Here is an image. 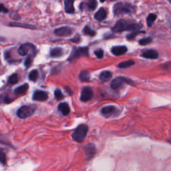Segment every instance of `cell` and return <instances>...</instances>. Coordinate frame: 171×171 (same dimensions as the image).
<instances>
[{"mask_svg":"<svg viewBox=\"0 0 171 171\" xmlns=\"http://www.w3.org/2000/svg\"><path fill=\"white\" fill-rule=\"evenodd\" d=\"M35 46L33 45L32 44H24L19 46L18 50H17V52H18V54L21 55V56H24V55H27L29 52H30V51L31 52H34L35 50Z\"/></svg>","mask_w":171,"mask_h":171,"instance_id":"ba28073f","label":"cell"},{"mask_svg":"<svg viewBox=\"0 0 171 171\" xmlns=\"http://www.w3.org/2000/svg\"><path fill=\"white\" fill-rule=\"evenodd\" d=\"M133 82L131 80L125 77H117L116 78L113 80L111 82L110 86L112 89L117 90L119 89L120 88H121L122 86H123L124 84H132Z\"/></svg>","mask_w":171,"mask_h":171,"instance_id":"5b68a950","label":"cell"},{"mask_svg":"<svg viewBox=\"0 0 171 171\" xmlns=\"http://www.w3.org/2000/svg\"><path fill=\"white\" fill-rule=\"evenodd\" d=\"M100 2H102H102H104L106 1V0H100Z\"/></svg>","mask_w":171,"mask_h":171,"instance_id":"74e56055","label":"cell"},{"mask_svg":"<svg viewBox=\"0 0 171 171\" xmlns=\"http://www.w3.org/2000/svg\"><path fill=\"white\" fill-rule=\"evenodd\" d=\"M128 51V48L124 46H114L111 49V52L114 55H122L126 54Z\"/></svg>","mask_w":171,"mask_h":171,"instance_id":"4fadbf2b","label":"cell"},{"mask_svg":"<svg viewBox=\"0 0 171 171\" xmlns=\"http://www.w3.org/2000/svg\"><path fill=\"white\" fill-rule=\"evenodd\" d=\"M48 95L46 92L42 90H37L35 91L33 96V100L35 101H46L48 99Z\"/></svg>","mask_w":171,"mask_h":171,"instance_id":"7c38bea8","label":"cell"},{"mask_svg":"<svg viewBox=\"0 0 171 171\" xmlns=\"http://www.w3.org/2000/svg\"><path fill=\"white\" fill-rule=\"evenodd\" d=\"M88 131V127L86 124H81L75 128L72 134V137L74 141L78 143H82L85 139Z\"/></svg>","mask_w":171,"mask_h":171,"instance_id":"3957f363","label":"cell"},{"mask_svg":"<svg viewBox=\"0 0 171 171\" xmlns=\"http://www.w3.org/2000/svg\"><path fill=\"white\" fill-rule=\"evenodd\" d=\"M168 143H170V144H171V139L168 140Z\"/></svg>","mask_w":171,"mask_h":171,"instance_id":"8d00e7d4","label":"cell"},{"mask_svg":"<svg viewBox=\"0 0 171 171\" xmlns=\"http://www.w3.org/2000/svg\"><path fill=\"white\" fill-rule=\"evenodd\" d=\"M94 54L96 55V56L98 58L100 59L102 58L104 56V51L102 50V49H99V50H97L94 52Z\"/></svg>","mask_w":171,"mask_h":171,"instance_id":"836d02e7","label":"cell"},{"mask_svg":"<svg viewBox=\"0 0 171 171\" xmlns=\"http://www.w3.org/2000/svg\"><path fill=\"white\" fill-rule=\"evenodd\" d=\"M86 154L87 155L88 158H91L94 156L96 150H95L94 146L92 145V144H88L87 146H86Z\"/></svg>","mask_w":171,"mask_h":171,"instance_id":"7402d4cb","label":"cell"},{"mask_svg":"<svg viewBox=\"0 0 171 171\" xmlns=\"http://www.w3.org/2000/svg\"><path fill=\"white\" fill-rule=\"evenodd\" d=\"M142 57L147 59H157L159 57V53L156 50H148L142 54Z\"/></svg>","mask_w":171,"mask_h":171,"instance_id":"5bb4252c","label":"cell"},{"mask_svg":"<svg viewBox=\"0 0 171 171\" xmlns=\"http://www.w3.org/2000/svg\"><path fill=\"white\" fill-rule=\"evenodd\" d=\"M64 1L66 12L68 14H73L75 11L74 6V0H64Z\"/></svg>","mask_w":171,"mask_h":171,"instance_id":"9a60e30c","label":"cell"},{"mask_svg":"<svg viewBox=\"0 0 171 171\" xmlns=\"http://www.w3.org/2000/svg\"><path fill=\"white\" fill-rule=\"evenodd\" d=\"M79 78L80 79V80L83 82H88L90 80V75L89 72L86 70L82 71L80 74Z\"/></svg>","mask_w":171,"mask_h":171,"instance_id":"603a6c76","label":"cell"},{"mask_svg":"<svg viewBox=\"0 0 171 171\" xmlns=\"http://www.w3.org/2000/svg\"><path fill=\"white\" fill-rule=\"evenodd\" d=\"M112 76V72H110V71L106 70L103 71L100 73V74L99 75V78L102 82H106L110 80Z\"/></svg>","mask_w":171,"mask_h":171,"instance_id":"e0dca14e","label":"cell"},{"mask_svg":"<svg viewBox=\"0 0 171 171\" xmlns=\"http://www.w3.org/2000/svg\"><path fill=\"white\" fill-rule=\"evenodd\" d=\"M93 96V90L90 87H84L82 90L80 99L82 102H87Z\"/></svg>","mask_w":171,"mask_h":171,"instance_id":"8fae6325","label":"cell"},{"mask_svg":"<svg viewBox=\"0 0 171 171\" xmlns=\"http://www.w3.org/2000/svg\"><path fill=\"white\" fill-rule=\"evenodd\" d=\"M135 62L133 60H128L121 62L118 64V68H127L130 66L134 65Z\"/></svg>","mask_w":171,"mask_h":171,"instance_id":"484cf974","label":"cell"},{"mask_svg":"<svg viewBox=\"0 0 171 171\" xmlns=\"http://www.w3.org/2000/svg\"><path fill=\"white\" fill-rule=\"evenodd\" d=\"M70 40L72 41V42H74V43H79V42H80V40H81L80 36V35H76L74 37V38L71 39Z\"/></svg>","mask_w":171,"mask_h":171,"instance_id":"e575fe53","label":"cell"},{"mask_svg":"<svg viewBox=\"0 0 171 171\" xmlns=\"http://www.w3.org/2000/svg\"><path fill=\"white\" fill-rule=\"evenodd\" d=\"M8 10L6 7H4V6L3 4L0 3V13H4V14H6V13H8Z\"/></svg>","mask_w":171,"mask_h":171,"instance_id":"d590c367","label":"cell"},{"mask_svg":"<svg viewBox=\"0 0 171 171\" xmlns=\"http://www.w3.org/2000/svg\"><path fill=\"white\" fill-rule=\"evenodd\" d=\"M32 56L30 55H29L27 58H26L25 62H24V65H25L26 67L29 68L31 66V64H32Z\"/></svg>","mask_w":171,"mask_h":171,"instance_id":"d6a6232c","label":"cell"},{"mask_svg":"<svg viewBox=\"0 0 171 171\" xmlns=\"http://www.w3.org/2000/svg\"><path fill=\"white\" fill-rule=\"evenodd\" d=\"M58 110L64 116H67L70 112V108L67 103H60L58 106Z\"/></svg>","mask_w":171,"mask_h":171,"instance_id":"ac0fdd59","label":"cell"},{"mask_svg":"<svg viewBox=\"0 0 171 171\" xmlns=\"http://www.w3.org/2000/svg\"><path fill=\"white\" fill-rule=\"evenodd\" d=\"M89 50L88 47H79L73 49L72 53L68 58L69 62H73L82 56H88Z\"/></svg>","mask_w":171,"mask_h":171,"instance_id":"277c9868","label":"cell"},{"mask_svg":"<svg viewBox=\"0 0 171 171\" xmlns=\"http://www.w3.org/2000/svg\"><path fill=\"white\" fill-rule=\"evenodd\" d=\"M156 15L154 14H150L148 15L147 18H146V23H147V26L148 27H151L152 26L154 21L156 19Z\"/></svg>","mask_w":171,"mask_h":171,"instance_id":"cb8c5ba5","label":"cell"},{"mask_svg":"<svg viewBox=\"0 0 171 171\" xmlns=\"http://www.w3.org/2000/svg\"><path fill=\"white\" fill-rule=\"evenodd\" d=\"M144 33H145L144 31H139V30L134 31V32L130 33V34L126 35V38H127L128 40H132V39H134L138 34H144Z\"/></svg>","mask_w":171,"mask_h":171,"instance_id":"4316f807","label":"cell"},{"mask_svg":"<svg viewBox=\"0 0 171 171\" xmlns=\"http://www.w3.org/2000/svg\"><path fill=\"white\" fill-rule=\"evenodd\" d=\"M38 71L37 70H34L31 71L30 74H29V79H30V80L33 82L36 81L37 78H38Z\"/></svg>","mask_w":171,"mask_h":171,"instance_id":"83f0119b","label":"cell"},{"mask_svg":"<svg viewBox=\"0 0 171 171\" xmlns=\"http://www.w3.org/2000/svg\"><path fill=\"white\" fill-rule=\"evenodd\" d=\"M64 51L63 49L61 48H53L50 50V55L52 57H61L62 55H63Z\"/></svg>","mask_w":171,"mask_h":171,"instance_id":"d6986e66","label":"cell"},{"mask_svg":"<svg viewBox=\"0 0 171 171\" xmlns=\"http://www.w3.org/2000/svg\"><path fill=\"white\" fill-rule=\"evenodd\" d=\"M10 26L12 27H19V28H23L26 29H31V30H34L36 29L35 28V26L30 25V24H19V23H15V22H12V23L10 24Z\"/></svg>","mask_w":171,"mask_h":171,"instance_id":"44dd1931","label":"cell"},{"mask_svg":"<svg viewBox=\"0 0 171 171\" xmlns=\"http://www.w3.org/2000/svg\"><path fill=\"white\" fill-rule=\"evenodd\" d=\"M28 87L29 86L27 84H24V85L19 86V87H17L16 89L15 90L14 94L16 95V96H20V95L24 94V93L28 90Z\"/></svg>","mask_w":171,"mask_h":171,"instance_id":"ffe728a7","label":"cell"},{"mask_svg":"<svg viewBox=\"0 0 171 171\" xmlns=\"http://www.w3.org/2000/svg\"><path fill=\"white\" fill-rule=\"evenodd\" d=\"M73 29L68 26H64L60 28L55 29L54 32L55 34L59 37H67L72 34Z\"/></svg>","mask_w":171,"mask_h":171,"instance_id":"9c48e42d","label":"cell"},{"mask_svg":"<svg viewBox=\"0 0 171 171\" xmlns=\"http://www.w3.org/2000/svg\"><path fill=\"white\" fill-rule=\"evenodd\" d=\"M98 6V2L96 0H87L85 2H82L80 6V8L81 10H83L84 8H86L88 11H94L96 10Z\"/></svg>","mask_w":171,"mask_h":171,"instance_id":"30bf717a","label":"cell"},{"mask_svg":"<svg viewBox=\"0 0 171 171\" xmlns=\"http://www.w3.org/2000/svg\"><path fill=\"white\" fill-rule=\"evenodd\" d=\"M106 16H107V12H106L105 9L102 8L99 9V10L95 14L94 18L98 21H101L105 19L106 18Z\"/></svg>","mask_w":171,"mask_h":171,"instance_id":"2e32d148","label":"cell"},{"mask_svg":"<svg viewBox=\"0 0 171 171\" xmlns=\"http://www.w3.org/2000/svg\"><path fill=\"white\" fill-rule=\"evenodd\" d=\"M168 1H169V3L171 4V0H168Z\"/></svg>","mask_w":171,"mask_h":171,"instance_id":"f35d334b","label":"cell"},{"mask_svg":"<svg viewBox=\"0 0 171 171\" xmlns=\"http://www.w3.org/2000/svg\"><path fill=\"white\" fill-rule=\"evenodd\" d=\"M102 114L105 117L115 116L119 114V110L114 106H106L101 110Z\"/></svg>","mask_w":171,"mask_h":171,"instance_id":"52a82bcc","label":"cell"},{"mask_svg":"<svg viewBox=\"0 0 171 171\" xmlns=\"http://www.w3.org/2000/svg\"><path fill=\"white\" fill-rule=\"evenodd\" d=\"M0 162L3 164H6V155L3 150L1 148H0Z\"/></svg>","mask_w":171,"mask_h":171,"instance_id":"1f68e13d","label":"cell"},{"mask_svg":"<svg viewBox=\"0 0 171 171\" xmlns=\"http://www.w3.org/2000/svg\"><path fill=\"white\" fill-rule=\"evenodd\" d=\"M35 110L33 108L32 106H24L19 108L17 110V116L20 118H26L30 117V116L34 114Z\"/></svg>","mask_w":171,"mask_h":171,"instance_id":"8992f818","label":"cell"},{"mask_svg":"<svg viewBox=\"0 0 171 171\" xmlns=\"http://www.w3.org/2000/svg\"><path fill=\"white\" fill-rule=\"evenodd\" d=\"M54 94H55V98H56L57 100H62L64 98V94H62V91L60 89L55 90V92H54Z\"/></svg>","mask_w":171,"mask_h":171,"instance_id":"4dcf8cb0","label":"cell"},{"mask_svg":"<svg viewBox=\"0 0 171 171\" xmlns=\"http://www.w3.org/2000/svg\"><path fill=\"white\" fill-rule=\"evenodd\" d=\"M142 27L143 24L141 23H134L126 19H120L112 28V31L114 32L119 33L124 31H138Z\"/></svg>","mask_w":171,"mask_h":171,"instance_id":"6da1fadb","label":"cell"},{"mask_svg":"<svg viewBox=\"0 0 171 171\" xmlns=\"http://www.w3.org/2000/svg\"><path fill=\"white\" fill-rule=\"evenodd\" d=\"M111 1H114V0H111Z\"/></svg>","mask_w":171,"mask_h":171,"instance_id":"ab89813d","label":"cell"},{"mask_svg":"<svg viewBox=\"0 0 171 171\" xmlns=\"http://www.w3.org/2000/svg\"><path fill=\"white\" fill-rule=\"evenodd\" d=\"M152 38L151 37H145V38L141 39V40L139 41V44L141 46H146L150 44L151 42H152Z\"/></svg>","mask_w":171,"mask_h":171,"instance_id":"f546056e","label":"cell"},{"mask_svg":"<svg viewBox=\"0 0 171 171\" xmlns=\"http://www.w3.org/2000/svg\"><path fill=\"white\" fill-rule=\"evenodd\" d=\"M83 32L84 34L90 35V36H95L96 34V32L94 30H93L89 26H86L83 30Z\"/></svg>","mask_w":171,"mask_h":171,"instance_id":"d4e9b609","label":"cell"},{"mask_svg":"<svg viewBox=\"0 0 171 171\" xmlns=\"http://www.w3.org/2000/svg\"><path fill=\"white\" fill-rule=\"evenodd\" d=\"M135 11H136V8L132 4L128 3L119 2L115 4L113 7V12L116 15L133 14Z\"/></svg>","mask_w":171,"mask_h":171,"instance_id":"7a4b0ae2","label":"cell"},{"mask_svg":"<svg viewBox=\"0 0 171 171\" xmlns=\"http://www.w3.org/2000/svg\"><path fill=\"white\" fill-rule=\"evenodd\" d=\"M18 80H19L18 75H17V74H14L9 78L8 83L10 84H15L18 82Z\"/></svg>","mask_w":171,"mask_h":171,"instance_id":"f1b7e54d","label":"cell"}]
</instances>
